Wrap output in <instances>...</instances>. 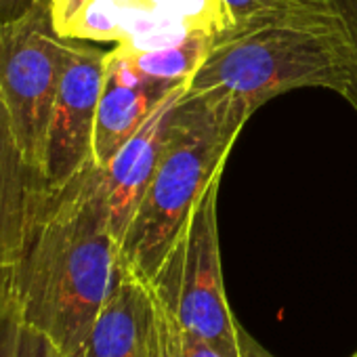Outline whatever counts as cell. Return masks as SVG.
I'll list each match as a JSON object with an SVG mask.
<instances>
[{
	"mask_svg": "<svg viewBox=\"0 0 357 357\" xmlns=\"http://www.w3.org/2000/svg\"><path fill=\"white\" fill-rule=\"evenodd\" d=\"M118 257L103 170L91 162L53 192L22 259L9 269L24 321L47 336L59 357L78 355L112 292Z\"/></svg>",
	"mask_w": 357,
	"mask_h": 357,
	"instance_id": "cell-1",
	"label": "cell"
},
{
	"mask_svg": "<svg viewBox=\"0 0 357 357\" xmlns=\"http://www.w3.org/2000/svg\"><path fill=\"white\" fill-rule=\"evenodd\" d=\"M296 89L332 91L357 112V61L324 0H294L215 36L185 95L217 93L257 112Z\"/></svg>",
	"mask_w": 357,
	"mask_h": 357,
	"instance_id": "cell-2",
	"label": "cell"
},
{
	"mask_svg": "<svg viewBox=\"0 0 357 357\" xmlns=\"http://www.w3.org/2000/svg\"><path fill=\"white\" fill-rule=\"evenodd\" d=\"M252 114L217 93L181 97L166 122L151 181L120 242L122 267L149 286L158 280Z\"/></svg>",
	"mask_w": 357,
	"mask_h": 357,
	"instance_id": "cell-3",
	"label": "cell"
},
{
	"mask_svg": "<svg viewBox=\"0 0 357 357\" xmlns=\"http://www.w3.org/2000/svg\"><path fill=\"white\" fill-rule=\"evenodd\" d=\"M51 20L63 38L109 43L128 55L231 28L225 0H53Z\"/></svg>",
	"mask_w": 357,
	"mask_h": 357,
	"instance_id": "cell-4",
	"label": "cell"
},
{
	"mask_svg": "<svg viewBox=\"0 0 357 357\" xmlns=\"http://www.w3.org/2000/svg\"><path fill=\"white\" fill-rule=\"evenodd\" d=\"M68 49L70 38L53 28L49 5L0 26V95L22 151L38 170Z\"/></svg>",
	"mask_w": 357,
	"mask_h": 357,
	"instance_id": "cell-5",
	"label": "cell"
},
{
	"mask_svg": "<svg viewBox=\"0 0 357 357\" xmlns=\"http://www.w3.org/2000/svg\"><path fill=\"white\" fill-rule=\"evenodd\" d=\"M223 172L217 174L200 198L188 234L168 257L158 280L172 292L176 315L188 330L206 340L223 357H240L238 319L225 294L221 238H219V190Z\"/></svg>",
	"mask_w": 357,
	"mask_h": 357,
	"instance_id": "cell-6",
	"label": "cell"
},
{
	"mask_svg": "<svg viewBox=\"0 0 357 357\" xmlns=\"http://www.w3.org/2000/svg\"><path fill=\"white\" fill-rule=\"evenodd\" d=\"M105 55L84 40H72L47 132L43 174L51 192L84 170L93 160L97 107L105 78Z\"/></svg>",
	"mask_w": 357,
	"mask_h": 357,
	"instance_id": "cell-7",
	"label": "cell"
},
{
	"mask_svg": "<svg viewBox=\"0 0 357 357\" xmlns=\"http://www.w3.org/2000/svg\"><path fill=\"white\" fill-rule=\"evenodd\" d=\"M53 192L22 151L0 95V271L22 259Z\"/></svg>",
	"mask_w": 357,
	"mask_h": 357,
	"instance_id": "cell-8",
	"label": "cell"
},
{
	"mask_svg": "<svg viewBox=\"0 0 357 357\" xmlns=\"http://www.w3.org/2000/svg\"><path fill=\"white\" fill-rule=\"evenodd\" d=\"M176 84L181 82L147 78L124 53L118 49L107 51L95 122V164L105 166Z\"/></svg>",
	"mask_w": 357,
	"mask_h": 357,
	"instance_id": "cell-9",
	"label": "cell"
},
{
	"mask_svg": "<svg viewBox=\"0 0 357 357\" xmlns=\"http://www.w3.org/2000/svg\"><path fill=\"white\" fill-rule=\"evenodd\" d=\"M76 357H158L153 290L120 261L112 292Z\"/></svg>",
	"mask_w": 357,
	"mask_h": 357,
	"instance_id": "cell-10",
	"label": "cell"
},
{
	"mask_svg": "<svg viewBox=\"0 0 357 357\" xmlns=\"http://www.w3.org/2000/svg\"><path fill=\"white\" fill-rule=\"evenodd\" d=\"M185 84L188 82L176 84L160 101L151 116L141 124V128L112 155V160L105 166H101L109 221L118 244L122 242L130 225V219L151 181V174L164 143L166 122L174 105L185 95Z\"/></svg>",
	"mask_w": 357,
	"mask_h": 357,
	"instance_id": "cell-11",
	"label": "cell"
},
{
	"mask_svg": "<svg viewBox=\"0 0 357 357\" xmlns=\"http://www.w3.org/2000/svg\"><path fill=\"white\" fill-rule=\"evenodd\" d=\"M213 40H215L213 36H194L183 43L168 45L162 49H151V51H143V53H135V55L124 53V55L147 78L188 82L196 74L200 63L204 61Z\"/></svg>",
	"mask_w": 357,
	"mask_h": 357,
	"instance_id": "cell-12",
	"label": "cell"
},
{
	"mask_svg": "<svg viewBox=\"0 0 357 357\" xmlns=\"http://www.w3.org/2000/svg\"><path fill=\"white\" fill-rule=\"evenodd\" d=\"M151 290L158 313V357H223L178 319L172 292L164 280H155Z\"/></svg>",
	"mask_w": 357,
	"mask_h": 357,
	"instance_id": "cell-13",
	"label": "cell"
},
{
	"mask_svg": "<svg viewBox=\"0 0 357 357\" xmlns=\"http://www.w3.org/2000/svg\"><path fill=\"white\" fill-rule=\"evenodd\" d=\"M0 357H59L49 338L24 321L9 288V269L0 275Z\"/></svg>",
	"mask_w": 357,
	"mask_h": 357,
	"instance_id": "cell-14",
	"label": "cell"
},
{
	"mask_svg": "<svg viewBox=\"0 0 357 357\" xmlns=\"http://www.w3.org/2000/svg\"><path fill=\"white\" fill-rule=\"evenodd\" d=\"M294 0H225L227 13L231 17V26H242L263 15L286 9Z\"/></svg>",
	"mask_w": 357,
	"mask_h": 357,
	"instance_id": "cell-15",
	"label": "cell"
},
{
	"mask_svg": "<svg viewBox=\"0 0 357 357\" xmlns=\"http://www.w3.org/2000/svg\"><path fill=\"white\" fill-rule=\"evenodd\" d=\"M336 15L342 34L349 43V49L357 61V0H324Z\"/></svg>",
	"mask_w": 357,
	"mask_h": 357,
	"instance_id": "cell-16",
	"label": "cell"
},
{
	"mask_svg": "<svg viewBox=\"0 0 357 357\" xmlns=\"http://www.w3.org/2000/svg\"><path fill=\"white\" fill-rule=\"evenodd\" d=\"M36 5H40V0H0V26L26 17Z\"/></svg>",
	"mask_w": 357,
	"mask_h": 357,
	"instance_id": "cell-17",
	"label": "cell"
},
{
	"mask_svg": "<svg viewBox=\"0 0 357 357\" xmlns=\"http://www.w3.org/2000/svg\"><path fill=\"white\" fill-rule=\"evenodd\" d=\"M238 344H240V357H275L248 330H244L242 324H238Z\"/></svg>",
	"mask_w": 357,
	"mask_h": 357,
	"instance_id": "cell-18",
	"label": "cell"
},
{
	"mask_svg": "<svg viewBox=\"0 0 357 357\" xmlns=\"http://www.w3.org/2000/svg\"><path fill=\"white\" fill-rule=\"evenodd\" d=\"M40 3H43V5H49V7H51V3H53V0H40Z\"/></svg>",
	"mask_w": 357,
	"mask_h": 357,
	"instance_id": "cell-19",
	"label": "cell"
},
{
	"mask_svg": "<svg viewBox=\"0 0 357 357\" xmlns=\"http://www.w3.org/2000/svg\"><path fill=\"white\" fill-rule=\"evenodd\" d=\"M351 357H357V353H353V355H351Z\"/></svg>",
	"mask_w": 357,
	"mask_h": 357,
	"instance_id": "cell-20",
	"label": "cell"
},
{
	"mask_svg": "<svg viewBox=\"0 0 357 357\" xmlns=\"http://www.w3.org/2000/svg\"><path fill=\"white\" fill-rule=\"evenodd\" d=\"M5 271H7V269H5ZM0 275H3V271H0Z\"/></svg>",
	"mask_w": 357,
	"mask_h": 357,
	"instance_id": "cell-21",
	"label": "cell"
}]
</instances>
